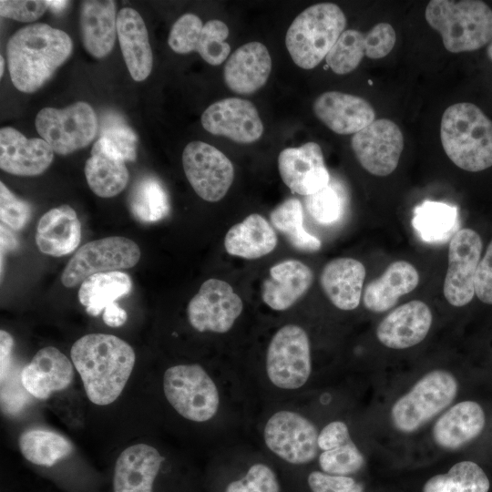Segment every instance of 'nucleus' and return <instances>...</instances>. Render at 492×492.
I'll return each mask as SVG.
<instances>
[{
	"label": "nucleus",
	"mask_w": 492,
	"mask_h": 492,
	"mask_svg": "<svg viewBox=\"0 0 492 492\" xmlns=\"http://www.w3.org/2000/svg\"><path fill=\"white\" fill-rule=\"evenodd\" d=\"M270 220L293 248L304 252L321 249V241L303 227V209L298 199L290 198L279 204L272 210Z\"/></svg>",
	"instance_id": "obj_37"
},
{
	"label": "nucleus",
	"mask_w": 492,
	"mask_h": 492,
	"mask_svg": "<svg viewBox=\"0 0 492 492\" xmlns=\"http://www.w3.org/2000/svg\"><path fill=\"white\" fill-rule=\"evenodd\" d=\"M84 171L90 190L101 198L119 194L126 188L129 177L126 161L108 153L97 140L92 147Z\"/></svg>",
	"instance_id": "obj_32"
},
{
	"label": "nucleus",
	"mask_w": 492,
	"mask_h": 492,
	"mask_svg": "<svg viewBox=\"0 0 492 492\" xmlns=\"http://www.w3.org/2000/svg\"><path fill=\"white\" fill-rule=\"evenodd\" d=\"M350 440L347 425L342 421H333L326 425L318 435V447L326 451Z\"/></svg>",
	"instance_id": "obj_52"
},
{
	"label": "nucleus",
	"mask_w": 492,
	"mask_h": 492,
	"mask_svg": "<svg viewBox=\"0 0 492 492\" xmlns=\"http://www.w3.org/2000/svg\"><path fill=\"white\" fill-rule=\"evenodd\" d=\"M278 168L284 184L292 192L300 195H312L331 181L322 149L313 141L282 150Z\"/></svg>",
	"instance_id": "obj_17"
},
{
	"label": "nucleus",
	"mask_w": 492,
	"mask_h": 492,
	"mask_svg": "<svg viewBox=\"0 0 492 492\" xmlns=\"http://www.w3.org/2000/svg\"><path fill=\"white\" fill-rule=\"evenodd\" d=\"M263 436L268 448L288 463L306 464L317 456V429L298 413L283 410L273 414L264 426Z\"/></svg>",
	"instance_id": "obj_12"
},
{
	"label": "nucleus",
	"mask_w": 492,
	"mask_h": 492,
	"mask_svg": "<svg viewBox=\"0 0 492 492\" xmlns=\"http://www.w3.org/2000/svg\"><path fill=\"white\" fill-rule=\"evenodd\" d=\"M163 390L171 406L188 420L205 422L218 412L217 386L199 364H179L167 369Z\"/></svg>",
	"instance_id": "obj_7"
},
{
	"label": "nucleus",
	"mask_w": 492,
	"mask_h": 492,
	"mask_svg": "<svg viewBox=\"0 0 492 492\" xmlns=\"http://www.w3.org/2000/svg\"><path fill=\"white\" fill-rule=\"evenodd\" d=\"M70 356L88 399L98 405L114 402L122 393L135 364V353L124 340L89 333L77 340Z\"/></svg>",
	"instance_id": "obj_1"
},
{
	"label": "nucleus",
	"mask_w": 492,
	"mask_h": 492,
	"mask_svg": "<svg viewBox=\"0 0 492 492\" xmlns=\"http://www.w3.org/2000/svg\"><path fill=\"white\" fill-rule=\"evenodd\" d=\"M485 425V413L474 401L450 407L435 423L433 437L441 447L454 450L475 439Z\"/></svg>",
	"instance_id": "obj_29"
},
{
	"label": "nucleus",
	"mask_w": 492,
	"mask_h": 492,
	"mask_svg": "<svg viewBox=\"0 0 492 492\" xmlns=\"http://www.w3.org/2000/svg\"><path fill=\"white\" fill-rule=\"evenodd\" d=\"M140 256L138 244L126 237L111 236L87 242L66 265L62 284L73 288L93 274L134 267Z\"/></svg>",
	"instance_id": "obj_9"
},
{
	"label": "nucleus",
	"mask_w": 492,
	"mask_h": 492,
	"mask_svg": "<svg viewBox=\"0 0 492 492\" xmlns=\"http://www.w3.org/2000/svg\"><path fill=\"white\" fill-rule=\"evenodd\" d=\"M353 151L361 166L369 173L385 177L395 170L404 149L400 128L387 118L374 119L354 134Z\"/></svg>",
	"instance_id": "obj_14"
},
{
	"label": "nucleus",
	"mask_w": 492,
	"mask_h": 492,
	"mask_svg": "<svg viewBox=\"0 0 492 492\" xmlns=\"http://www.w3.org/2000/svg\"><path fill=\"white\" fill-rule=\"evenodd\" d=\"M32 214L31 206L17 198L7 187L0 182V220L9 229L19 231L28 223Z\"/></svg>",
	"instance_id": "obj_46"
},
{
	"label": "nucleus",
	"mask_w": 492,
	"mask_h": 492,
	"mask_svg": "<svg viewBox=\"0 0 492 492\" xmlns=\"http://www.w3.org/2000/svg\"><path fill=\"white\" fill-rule=\"evenodd\" d=\"M419 273L406 261L390 263L384 273L364 288V307L373 313H384L393 308L398 299L415 290L419 283Z\"/></svg>",
	"instance_id": "obj_28"
},
{
	"label": "nucleus",
	"mask_w": 492,
	"mask_h": 492,
	"mask_svg": "<svg viewBox=\"0 0 492 492\" xmlns=\"http://www.w3.org/2000/svg\"><path fill=\"white\" fill-rule=\"evenodd\" d=\"M242 310L241 297L227 282L209 279L190 301L187 314L195 330L223 333L232 327Z\"/></svg>",
	"instance_id": "obj_13"
},
{
	"label": "nucleus",
	"mask_w": 492,
	"mask_h": 492,
	"mask_svg": "<svg viewBox=\"0 0 492 492\" xmlns=\"http://www.w3.org/2000/svg\"><path fill=\"white\" fill-rule=\"evenodd\" d=\"M18 446L26 460L48 467L63 460L73 451L71 442L65 436L44 429L25 431L19 436Z\"/></svg>",
	"instance_id": "obj_36"
},
{
	"label": "nucleus",
	"mask_w": 492,
	"mask_h": 492,
	"mask_svg": "<svg viewBox=\"0 0 492 492\" xmlns=\"http://www.w3.org/2000/svg\"><path fill=\"white\" fill-rule=\"evenodd\" d=\"M131 289L132 281L123 272L96 273L80 284L78 300L89 315L97 316L116 300L128 294Z\"/></svg>",
	"instance_id": "obj_33"
},
{
	"label": "nucleus",
	"mask_w": 492,
	"mask_h": 492,
	"mask_svg": "<svg viewBox=\"0 0 492 492\" xmlns=\"http://www.w3.org/2000/svg\"><path fill=\"white\" fill-rule=\"evenodd\" d=\"M412 225L424 241H443L456 232L458 209L441 201L425 200L414 209Z\"/></svg>",
	"instance_id": "obj_34"
},
{
	"label": "nucleus",
	"mask_w": 492,
	"mask_h": 492,
	"mask_svg": "<svg viewBox=\"0 0 492 492\" xmlns=\"http://www.w3.org/2000/svg\"><path fill=\"white\" fill-rule=\"evenodd\" d=\"M200 120L209 133L237 143H253L263 133V125L256 107L240 97H227L210 105Z\"/></svg>",
	"instance_id": "obj_16"
},
{
	"label": "nucleus",
	"mask_w": 492,
	"mask_h": 492,
	"mask_svg": "<svg viewBox=\"0 0 492 492\" xmlns=\"http://www.w3.org/2000/svg\"><path fill=\"white\" fill-rule=\"evenodd\" d=\"M8 227L1 223V255L17 246V241Z\"/></svg>",
	"instance_id": "obj_55"
},
{
	"label": "nucleus",
	"mask_w": 492,
	"mask_h": 492,
	"mask_svg": "<svg viewBox=\"0 0 492 492\" xmlns=\"http://www.w3.org/2000/svg\"><path fill=\"white\" fill-rule=\"evenodd\" d=\"M313 109L320 121L340 135L355 134L375 118V111L367 100L339 91L321 94Z\"/></svg>",
	"instance_id": "obj_19"
},
{
	"label": "nucleus",
	"mask_w": 492,
	"mask_h": 492,
	"mask_svg": "<svg viewBox=\"0 0 492 492\" xmlns=\"http://www.w3.org/2000/svg\"><path fill=\"white\" fill-rule=\"evenodd\" d=\"M430 308L422 301L404 303L389 313L378 324L376 337L384 346L405 349L421 343L432 324Z\"/></svg>",
	"instance_id": "obj_20"
},
{
	"label": "nucleus",
	"mask_w": 492,
	"mask_h": 492,
	"mask_svg": "<svg viewBox=\"0 0 492 492\" xmlns=\"http://www.w3.org/2000/svg\"><path fill=\"white\" fill-rule=\"evenodd\" d=\"M276 244L275 231L264 217L257 213L250 214L233 225L224 239V247L230 255L248 260L269 254Z\"/></svg>",
	"instance_id": "obj_31"
},
{
	"label": "nucleus",
	"mask_w": 492,
	"mask_h": 492,
	"mask_svg": "<svg viewBox=\"0 0 492 492\" xmlns=\"http://www.w3.org/2000/svg\"><path fill=\"white\" fill-rule=\"evenodd\" d=\"M483 242L469 228L458 230L448 246V268L444 281V296L451 305L462 307L475 294V275L481 260Z\"/></svg>",
	"instance_id": "obj_15"
},
{
	"label": "nucleus",
	"mask_w": 492,
	"mask_h": 492,
	"mask_svg": "<svg viewBox=\"0 0 492 492\" xmlns=\"http://www.w3.org/2000/svg\"><path fill=\"white\" fill-rule=\"evenodd\" d=\"M5 68V60H4V57L3 56H0V77L3 76V73H4V69Z\"/></svg>",
	"instance_id": "obj_57"
},
{
	"label": "nucleus",
	"mask_w": 492,
	"mask_h": 492,
	"mask_svg": "<svg viewBox=\"0 0 492 492\" xmlns=\"http://www.w3.org/2000/svg\"><path fill=\"white\" fill-rule=\"evenodd\" d=\"M267 47L257 41L238 47L228 58L223 70L227 87L240 95H251L263 87L272 71Z\"/></svg>",
	"instance_id": "obj_21"
},
{
	"label": "nucleus",
	"mask_w": 492,
	"mask_h": 492,
	"mask_svg": "<svg viewBox=\"0 0 492 492\" xmlns=\"http://www.w3.org/2000/svg\"><path fill=\"white\" fill-rule=\"evenodd\" d=\"M489 486L486 473L477 464L461 461L447 473L428 479L423 492H488Z\"/></svg>",
	"instance_id": "obj_38"
},
{
	"label": "nucleus",
	"mask_w": 492,
	"mask_h": 492,
	"mask_svg": "<svg viewBox=\"0 0 492 492\" xmlns=\"http://www.w3.org/2000/svg\"><path fill=\"white\" fill-rule=\"evenodd\" d=\"M35 240L44 254L61 257L73 252L81 241V223L75 210L61 205L46 211L38 221Z\"/></svg>",
	"instance_id": "obj_26"
},
{
	"label": "nucleus",
	"mask_w": 492,
	"mask_h": 492,
	"mask_svg": "<svg viewBox=\"0 0 492 492\" xmlns=\"http://www.w3.org/2000/svg\"><path fill=\"white\" fill-rule=\"evenodd\" d=\"M46 2L48 8L54 13L62 12L68 4V1L61 0H48Z\"/></svg>",
	"instance_id": "obj_56"
},
{
	"label": "nucleus",
	"mask_w": 492,
	"mask_h": 492,
	"mask_svg": "<svg viewBox=\"0 0 492 492\" xmlns=\"http://www.w3.org/2000/svg\"><path fill=\"white\" fill-rule=\"evenodd\" d=\"M345 198L342 189L331 182L321 190L306 196L305 206L312 218L321 224L330 225L343 215Z\"/></svg>",
	"instance_id": "obj_40"
},
{
	"label": "nucleus",
	"mask_w": 492,
	"mask_h": 492,
	"mask_svg": "<svg viewBox=\"0 0 492 492\" xmlns=\"http://www.w3.org/2000/svg\"><path fill=\"white\" fill-rule=\"evenodd\" d=\"M35 125L41 138L58 155L87 147L97 132L96 112L83 101L62 109L44 108L37 113Z\"/></svg>",
	"instance_id": "obj_8"
},
{
	"label": "nucleus",
	"mask_w": 492,
	"mask_h": 492,
	"mask_svg": "<svg viewBox=\"0 0 492 492\" xmlns=\"http://www.w3.org/2000/svg\"><path fill=\"white\" fill-rule=\"evenodd\" d=\"M312 492H363L362 484L347 476H333L319 471L308 477Z\"/></svg>",
	"instance_id": "obj_49"
},
{
	"label": "nucleus",
	"mask_w": 492,
	"mask_h": 492,
	"mask_svg": "<svg viewBox=\"0 0 492 492\" xmlns=\"http://www.w3.org/2000/svg\"><path fill=\"white\" fill-rule=\"evenodd\" d=\"M203 26L201 19L196 15L184 14L171 26L168 38L169 47L178 54L196 51Z\"/></svg>",
	"instance_id": "obj_44"
},
{
	"label": "nucleus",
	"mask_w": 492,
	"mask_h": 492,
	"mask_svg": "<svg viewBox=\"0 0 492 492\" xmlns=\"http://www.w3.org/2000/svg\"><path fill=\"white\" fill-rule=\"evenodd\" d=\"M48 8L46 1L1 0L0 15L20 22H32L43 15Z\"/></svg>",
	"instance_id": "obj_48"
},
{
	"label": "nucleus",
	"mask_w": 492,
	"mask_h": 492,
	"mask_svg": "<svg viewBox=\"0 0 492 492\" xmlns=\"http://www.w3.org/2000/svg\"><path fill=\"white\" fill-rule=\"evenodd\" d=\"M425 17L451 53L474 51L492 40V9L483 1L432 0Z\"/></svg>",
	"instance_id": "obj_4"
},
{
	"label": "nucleus",
	"mask_w": 492,
	"mask_h": 492,
	"mask_svg": "<svg viewBox=\"0 0 492 492\" xmlns=\"http://www.w3.org/2000/svg\"><path fill=\"white\" fill-rule=\"evenodd\" d=\"M474 287L477 297L492 305V240L477 266Z\"/></svg>",
	"instance_id": "obj_51"
},
{
	"label": "nucleus",
	"mask_w": 492,
	"mask_h": 492,
	"mask_svg": "<svg viewBox=\"0 0 492 492\" xmlns=\"http://www.w3.org/2000/svg\"><path fill=\"white\" fill-rule=\"evenodd\" d=\"M346 24L344 13L333 3L315 4L303 10L294 18L285 36L292 61L301 68H314L326 57Z\"/></svg>",
	"instance_id": "obj_5"
},
{
	"label": "nucleus",
	"mask_w": 492,
	"mask_h": 492,
	"mask_svg": "<svg viewBox=\"0 0 492 492\" xmlns=\"http://www.w3.org/2000/svg\"><path fill=\"white\" fill-rule=\"evenodd\" d=\"M313 281V271L297 260H286L273 265L261 284V298L275 311H285L300 300Z\"/></svg>",
	"instance_id": "obj_24"
},
{
	"label": "nucleus",
	"mask_w": 492,
	"mask_h": 492,
	"mask_svg": "<svg viewBox=\"0 0 492 492\" xmlns=\"http://www.w3.org/2000/svg\"><path fill=\"white\" fill-rule=\"evenodd\" d=\"M69 36L47 24L28 25L6 45L9 75L16 89L32 93L40 88L70 56Z\"/></svg>",
	"instance_id": "obj_2"
},
{
	"label": "nucleus",
	"mask_w": 492,
	"mask_h": 492,
	"mask_svg": "<svg viewBox=\"0 0 492 492\" xmlns=\"http://www.w3.org/2000/svg\"><path fill=\"white\" fill-rule=\"evenodd\" d=\"M312 371L310 341L296 324H286L272 336L266 354V372L277 387L293 390L302 387Z\"/></svg>",
	"instance_id": "obj_10"
},
{
	"label": "nucleus",
	"mask_w": 492,
	"mask_h": 492,
	"mask_svg": "<svg viewBox=\"0 0 492 492\" xmlns=\"http://www.w3.org/2000/svg\"><path fill=\"white\" fill-rule=\"evenodd\" d=\"M28 391L21 381V371L10 369L7 376L1 381V409L5 415H15L21 412L29 401Z\"/></svg>",
	"instance_id": "obj_47"
},
{
	"label": "nucleus",
	"mask_w": 492,
	"mask_h": 492,
	"mask_svg": "<svg viewBox=\"0 0 492 492\" xmlns=\"http://www.w3.org/2000/svg\"><path fill=\"white\" fill-rule=\"evenodd\" d=\"M117 34L128 70L135 81H143L150 74L153 56L149 34L141 15L125 7L117 15Z\"/></svg>",
	"instance_id": "obj_25"
},
{
	"label": "nucleus",
	"mask_w": 492,
	"mask_h": 492,
	"mask_svg": "<svg viewBox=\"0 0 492 492\" xmlns=\"http://www.w3.org/2000/svg\"><path fill=\"white\" fill-rule=\"evenodd\" d=\"M487 52L488 57L492 60V41L487 46Z\"/></svg>",
	"instance_id": "obj_58"
},
{
	"label": "nucleus",
	"mask_w": 492,
	"mask_h": 492,
	"mask_svg": "<svg viewBox=\"0 0 492 492\" xmlns=\"http://www.w3.org/2000/svg\"><path fill=\"white\" fill-rule=\"evenodd\" d=\"M74 377L69 359L57 348L40 349L21 370V381L28 393L37 399H46L54 392L67 388Z\"/></svg>",
	"instance_id": "obj_22"
},
{
	"label": "nucleus",
	"mask_w": 492,
	"mask_h": 492,
	"mask_svg": "<svg viewBox=\"0 0 492 492\" xmlns=\"http://www.w3.org/2000/svg\"><path fill=\"white\" fill-rule=\"evenodd\" d=\"M319 464L323 473L347 476L359 471L364 465V458L351 439L333 449L323 451Z\"/></svg>",
	"instance_id": "obj_43"
},
{
	"label": "nucleus",
	"mask_w": 492,
	"mask_h": 492,
	"mask_svg": "<svg viewBox=\"0 0 492 492\" xmlns=\"http://www.w3.org/2000/svg\"><path fill=\"white\" fill-rule=\"evenodd\" d=\"M230 31L225 23L218 19L206 22L198 39L196 52L211 66L223 63L230 55L231 46L225 42Z\"/></svg>",
	"instance_id": "obj_41"
},
{
	"label": "nucleus",
	"mask_w": 492,
	"mask_h": 492,
	"mask_svg": "<svg viewBox=\"0 0 492 492\" xmlns=\"http://www.w3.org/2000/svg\"><path fill=\"white\" fill-rule=\"evenodd\" d=\"M128 318L126 311L118 302L108 305L103 312V321L110 327H119L123 325Z\"/></svg>",
	"instance_id": "obj_54"
},
{
	"label": "nucleus",
	"mask_w": 492,
	"mask_h": 492,
	"mask_svg": "<svg viewBox=\"0 0 492 492\" xmlns=\"http://www.w3.org/2000/svg\"><path fill=\"white\" fill-rule=\"evenodd\" d=\"M396 35L394 27L388 23L375 25L367 34V50L365 56L379 59L387 56L395 46Z\"/></svg>",
	"instance_id": "obj_50"
},
{
	"label": "nucleus",
	"mask_w": 492,
	"mask_h": 492,
	"mask_svg": "<svg viewBox=\"0 0 492 492\" xmlns=\"http://www.w3.org/2000/svg\"><path fill=\"white\" fill-rule=\"evenodd\" d=\"M182 165L192 189L206 201L220 200L234 179L231 161L220 150L203 141H191L185 147Z\"/></svg>",
	"instance_id": "obj_11"
},
{
	"label": "nucleus",
	"mask_w": 492,
	"mask_h": 492,
	"mask_svg": "<svg viewBox=\"0 0 492 492\" xmlns=\"http://www.w3.org/2000/svg\"><path fill=\"white\" fill-rule=\"evenodd\" d=\"M13 337L4 330L0 331V378L4 380L11 369Z\"/></svg>",
	"instance_id": "obj_53"
},
{
	"label": "nucleus",
	"mask_w": 492,
	"mask_h": 492,
	"mask_svg": "<svg viewBox=\"0 0 492 492\" xmlns=\"http://www.w3.org/2000/svg\"><path fill=\"white\" fill-rule=\"evenodd\" d=\"M442 147L458 168L471 172L492 166V120L476 105L449 106L440 126Z\"/></svg>",
	"instance_id": "obj_3"
},
{
	"label": "nucleus",
	"mask_w": 492,
	"mask_h": 492,
	"mask_svg": "<svg viewBox=\"0 0 492 492\" xmlns=\"http://www.w3.org/2000/svg\"><path fill=\"white\" fill-rule=\"evenodd\" d=\"M116 5L111 0L84 1L80 11L82 41L86 50L97 58L108 55L117 34Z\"/></svg>",
	"instance_id": "obj_30"
},
{
	"label": "nucleus",
	"mask_w": 492,
	"mask_h": 492,
	"mask_svg": "<svg viewBox=\"0 0 492 492\" xmlns=\"http://www.w3.org/2000/svg\"><path fill=\"white\" fill-rule=\"evenodd\" d=\"M225 492H280L272 469L265 464L252 465L244 477L230 483Z\"/></svg>",
	"instance_id": "obj_45"
},
{
	"label": "nucleus",
	"mask_w": 492,
	"mask_h": 492,
	"mask_svg": "<svg viewBox=\"0 0 492 492\" xmlns=\"http://www.w3.org/2000/svg\"><path fill=\"white\" fill-rule=\"evenodd\" d=\"M164 457L151 446L137 444L118 457L113 473V492H153Z\"/></svg>",
	"instance_id": "obj_23"
},
{
	"label": "nucleus",
	"mask_w": 492,
	"mask_h": 492,
	"mask_svg": "<svg viewBox=\"0 0 492 492\" xmlns=\"http://www.w3.org/2000/svg\"><path fill=\"white\" fill-rule=\"evenodd\" d=\"M457 388V382L449 372L427 373L394 404L393 425L403 433L415 432L451 404Z\"/></svg>",
	"instance_id": "obj_6"
},
{
	"label": "nucleus",
	"mask_w": 492,
	"mask_h": 492,
	"mask_svg": "<svg viewBox=\"0 0 492 492\" xmlns=\"http://www.w3.org/2000/svg\"><path fill=\"white\" fill-rule=\"evenodd\" d=\"M98 138L123 160L134 161L136 159L137 136L122 120L115 117L108 118L104 121Z\"/></svg>",
	"instance_id": "obj_42"
},
{
	"label": "nucleus",
	"mask_w": 492,
	"mask_h": 492,
	"mask_svg": "<svg viewBox=\"0 0 492 492\" xmlns=\"http://www.w3.org/2000/svg\"><path fill=\"white\" fill-rule=\"evenodd\" d=\"M366 34L358 30H344L325 57L327 65L338 75L354 71L365 56Z\"/></svg>",
	"instance_id": "obj_39"
},
{
	"label": "nucleus",
	"mask_w": 492,
	"mask_h": 492,
	"mask_svg": "<svg viewBox=\"0 0 492 492\" xmlns=\"http://www.w3.org/2000/svg\"><path fill=\"white\" fill-rule=\"evenodd\" d=\"M365 273L364 264L358 260L336 258L323 267L320 283L335 307L351 311L360 304Z\"/></svg>",
	"instance_id": "obj_27"
},
{
	"label": "nucleus",
	"mask_w": 492,
	"mask_h": 492,
	"mask_svg": "<svg viewBox=\"0 0 492 492\" xmlns=\"http://www.w3.org/2000/svg\"><path fill=\"white\" fill-rule=\"evenodd\" d=\"M128 206L132 215L144 223L159 221L170 211L168 192L162 182L152 175H145L134 183Z\"/></svg>",
	"instance_id": "obj_35"
},
{
	"label": "nucleus",
	"mask_w": 492,
	"mask_h": 492,
	"mask_svg": "<svg viewBox=\"0 0 492 492\" xmlns=\"http://www.w3.org/2000/svg\"><path fill=\"white\" fill-rule=\"evenodd\" d=\"M54 159V150L43 138H27L11 127L0 129V168L16 176H37Z\"/></svg>",
	"instance_id": "obj_18"
}]
</instances>
